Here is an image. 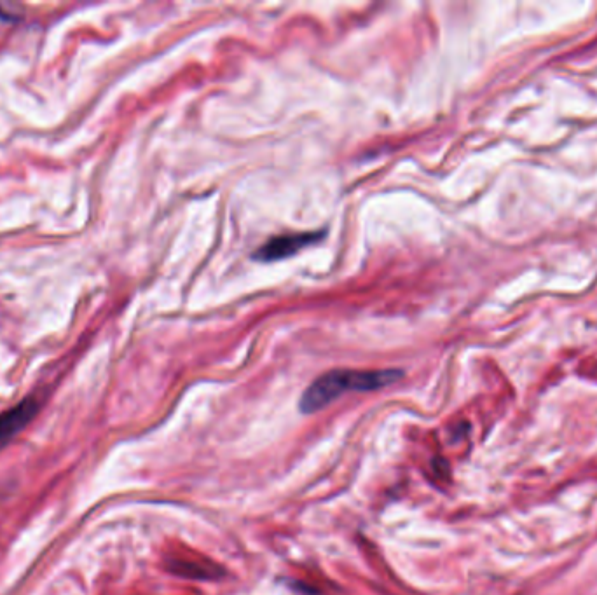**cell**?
Returning <instances> with one entry per match:
<instances>
[{
    "mask_svg": "<svg viewBox=\"0 0 597 595\" xmlns=\"http://www.w3.org/2000/svg\"><path fill=\"white\" fill-rule=\"evenodd\" d=\"M404 376L402 370H332L318 377L315 383L309 384L308 390L302 393L299 409L302 414H315L322 411L323 407L332 404L334 400L344 393H364L386 388L397 383Z\"/></svg>",
    "mask_w": 597,
    "mask_h": 595,
    "instance_id": "1",
    "label": "cell"
},
{
    "mask_svg": "<svg viewBox=\"0 0 597 595\" xmlns=\"http://www.w3.org/2000/svg\"><path fill=\"white\" fill-rule=\"evenodd\" d=\"M325 236V231H318V233H297L285 234V236H276L262 245L257 252H255L254 259L261 260V262H275V260L289 259L297 252H301L302 248L313 245L316 241L322 240Z\"/></svg>",
    "mask_w": 597,
    "mask_h": 595,
    "instance_id": "2",
    "label": "cell"
},
{
    "mask_svg": "<svg viewBox=\"0 0 597 595\" xmlns=\"http://www.w3.org/2000/svg\"><path fill=\"white\" fill-rule=\"evenodd\" d=\"M39 409L41 402L35 397H28L11 409L0 412V445H6L16 435H20L34 421Z\"/></svg>",
    "mask_w": 597,
    "mask_h": 595,
    "instance_id": "3",
    "label": "cell"
},
{
    "mask_svg": "<svg viewBox=\"0 0 597 595\" xmlns=\"http://www.w3.org/2000/svg\"><path fill=\"white\" fill-rule=\"evenodd\" d=\"M168 568L172 573L179 576H186V578H198V580H213L224 575V571L212 562L193 561V559H179L173 557L168 562Z\"/></svg>",
    "mask_w": 597,
    "mask_h": 595,
    "instance_id": "4",
    "label": "cell"
},
{
    "mask_svg": "<svg viewBox=\"0 0 597 595\" xmlns=\"http://www.w3.org/2000/svg\"><path fill=\"white\" fill-rule=\"evenodd\" d=\"M14 18L11 16V13H7L4 11V7L0 6V21H13Z\"/></svg>",
    "mask_w": 597,
    "mask_h": 595,
    "instance_id": "5",
    "label": "cell"
}]
</instances>
